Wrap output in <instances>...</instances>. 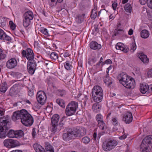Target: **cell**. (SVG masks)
<instances>
[{"mask_svg":"<svg viewBox=\"0 0 152 152\" xmlns=\"http://www.w3.org/2000/svg\"><path fill=\"white\" fill-rule=\"evenodd\" d=\"M93 99L95 102L99 103L102 101L103 97V92L101 88L96 86L93 88L92 91Z\"/></svg>","mask_w":152,"mask_h":152,"instance_id":"obj_5","label":"cell"},{"mask_svg":"<svg viewBox=\"0 0 152 152\" xmlns=\"http://www.w3.org/2000/svg\"><path fill=\"white\" fill-rule=\"evenodd\" d=\"M12 152H21L22 151H21L17 150H15L13 151H12Z\"/></svg>","mask_w":152,"mask_h":152,"instance_id":"obj_52","label":"cell"},{"mask_svg":"<svg viewBox=\"0 0 152 152\" xmlns=\"http://www.w3.org/2000/svg\"><path fill=\"white\" fill-rule=\"evenodd\" d=\"M148 76L149 77H152V70L151 69L150 70H149V71L148 72Z\"/></svg>","mask_w":152,"mask_h":152,"instance_id":"obj_48","label":"cell"},{"mask_svg":"<svg viewBox=\"0 0 152 152\" xmlns=\"http://www.w3.org/2000/svg\"><path fill=\"white\" fill-rule=\"evenodd\" d=\"M27 0V1H29V0Z\"/></svg>","mask_w":152,"mask_h":152,"instance_id":"obj_55","label":"cell"},{"mask_svg":"<svg viewBox=\"0 0 152 152\" xmlns=\"http://www.w3.org/2000/svg\"><path fill=\"white\" fill-rule=\"evenodd\" d=\"M45 147L47 152H54V149L50 144L48 142L45 143Z\"/></svg>","mask_w":152,"mask_h":152,"instance_id":"obj_27","label":"cell"},{"mask_svg":"<svg viewBox=\"0 0 152 152\" xmlns=\"http://www.w3.org/2000/svg\"><path fill=\"white\" fill-rule=\"evenodd\" d=\"M0 23L3 27H4L6 24V22L4 19H0Z\"/></svg>","mask_w":152,"mask_h":152,"instance_id":"obj_41","label":"cell"},{"mask_svg":"<svg viewBox=\"0 0 152 152\" xmlns=\"http://www.w3.org/2000/svg\"><path fill=\"white\" fill-rule=\"evenodd\" d=\"M9 25L10 28L12 30H14L15 29V28H16V26H15V24H14V22H13L12 21H10L9 22Z\"/></svg>","mask_w":152,"mask_h":152,"instance_id":"obj_40","label":"cell"},{"mask_svg":"<svg viewBox=\"0 0 152 152\" xmlns=\"http://www.w3.org/2000/svg\"><path fill=\"white\" fill-rule=\"evenodd\" d=\"M0 39L8 41H9L11 40V38L7 35L3 30L1 29H0Z\"/></svg>","mask_w":152,"mask_h":152,"instance_id":"obj_21","label":"cell"},{"mask_svg":"<svg viewBox=\"0 0 152 152\" xmlns=\"http://www.w3.org/2000/svg\"><path fill=\"white\" fill-rule=\"evenodd\" d=\"M17 62L14 59H12L7 62L6 66L9 68H13L16 66Z\"/></svg>","mask_w":152,"mask_h":152,"instance_id":"obj_18","label":"cell"},{"mask_svg":"<svg viewBox=\"0 0 152 152\" xmlns=\"http://www.w3.org/2000/svg\"><path fill=\"white\" fill-rule=\"evenodd\" d=\"M50 57L52 60H55V61L57 60L58 58V56L57 53L55 52H53L51 53Z\"/></svg>","mask_w":152,"mask_h":152,"instance_id":"obj_34","label":"cell"},{"mask_svg":"<svg viewBox=\"0 0 152 152\" xmlns=\"http://www.w3.org/2000/svg\"><path fill=\"white\" fill-rule=\"evenodd\" d=\"M96 119L97 121L99 128L101 130H104L106 128V125L103 122V116L100 114H98L96 116Z\"/></svg>","mask_w":152,"mask_h":152,"instance_id":"obj_14","label":"cell"},{"mask_svg":"<svg viewBox=\"0 0 152 152\" xmlns=\"http://www.w3.org/2000/svg\"><path fill=\"white\" fill-rule=\"evenodd\" d=\"M63 0H57L58 2L59 3H61Z\"/></svg>","mask_w":152,"mask_h":152,"instance_id":"obj_53","label":"cell"},{"mask_svg":"<svg viewBox=\"0 0 152 152\" xmlns=\"http://www.w3.org/2000/svg\"><path fill=\"white\" fill-rule=\"evenodd\" d=\"M30 19L24 18L23 21V25L25 27H28L30 24Z\"/></svg>","mask_w":152,"mask_h":152,"instance_id":"obj_32","label":"cell"},{"mask_svg":"<svg viewBox=\"0 0 152 152\" xmlns=\"http://www.w3.org/2000/svg\"><path fill=\"white\" fill-rule=\"evenodd\" d=\"M112 61H111L110 60H108L105 61L104 62L105 64H112Z\"/></svg>","mask_w":152,"mask_h":152,"instance_id":"obj_47","label":"cell"},{"mask_svg":"<svg viewBox=\"0 0 152 152\" xmlns=\"http://www.w3.org/2000/svg\"><path fill=\"white\" fill-rule=\"evenodd\" d=\"M128 0H123L122 1V3L123 4H125L127 3L128 2Z\"/></svg>","mask_w":152,"mask_h":152,"instance_id":"obj_50","label":"cell"},{"mask_svg":"<svg viewBox=\"0 0 152 152\" xmlns=\"http://www.w3.org/2000/svg\"><path fill=\"white\" fill-rule=\"evenodd\" d=\"M56 102L62 108H64L65 107V102L63 99H57L56 100Z\"/></svg>","mask_w":152,"mask_h":152,"instance_id":"obj_31","label":"cell"},{"mask_svg":"<svg viewBox=\"0 0 152 152\" xmlns=\"http://www.w3.org/2000/svg\"><path fill=\"white\" fill-rule=\"evenodd\" d=\"M97 16V12L96 9L95 8L93 10L91 13V17L92 19H95L96 18Z\"/></svg>","mask_w":152,"mask_h":152,"instance_id":"obj_33","label":"cell"},{"mask_svg":"<svg viewBox=\"0 0 152 152\" xmlns=\"http://www.w3.org/2000/svg\"><path fill=\"white\" fill-rule=\"evenodd\" d=\"M8 88L6 82H3L1 85L0 87V91L4 93L6 92Z\"/></svg>","mask_w":152,"mask_h":152,"instance_id":"obj_29","label":"cell"},{"mask_svg":"<svg viewBox=\"0 0 152 152\" xmlns=\"http://www.w3.org/2000/svg\"><path fill=\"white\" fill-rule=\"evenodd\" d=\"M34 15L32 11H29L25 13L24 15V18L32 20L33 19Z\"/></svg>","mask_w":152,"mask_h":152,"instance_id":"obj_25","label":"cell"},{"mask_svg":"<svg viewBox=\"0 0 152 152\" xmlns=\"http://www.w3.org/2000/svg\"><path fill=\"white\" fill-rule=\"evenodd\" d=\"M33 147L36 152H45L44 148L41 145L38 144H35L33 145Z\"/></svg>","mask_w":152,"mask_h":152,"instance_id":"obj_23","label":"cell"},{"mask_svg":"<svg viewBox=\"0 0 152 152\" xmlns=\"http://www.w3.org/2000/svg\"><path fill=\"white\" fill-rule=\"evenodd\" d=\"M117 78L120 83L127 88L132 89L135 87V80L125 73H121L118 76Z\"/></svg>","mask_w":152,"mask_h":152,"instance_id":"obj_3","label":"cell"},{"mask_svg":"<svg viewBox=\"0 0 152 152\" xmlns=\"http://www.w3.org/2000/svg\"><path fill=\"white\" fill-rule=\"evenodd\" d=\"M117 6V3H116V2H115V3H114L112 4V6L113 8V9L114 10H116Z\"/></svg>","mask_w":152,"mask_h":152,"instance_id":"obj_45","label":"cell"},{"mask_svg":"<svg viewBox=\"0 0 152 152\" xmlns=\"http://www.w3.org/2000/svg\"><path fill=\"white\" fill-rule=\"evenodd\" d=\"M117 144V141L112 139H109L103 142V148L105 151H110L114 148Z\"/></svg>","mask_w":152,"mask_h":152,"instance_id":"obj_6","label":"cell"},{"mask_svg":"<svg viewBox=\"0 0 152 152\" xmlns=\"http://www.w3.org/2000/svg\"><path fill=\"white\" fill-rule=\"evenodd\" d=\"M133 29H131L129 30V32H128V34H129V35H133Z\"/></svg>","mask_w":152,"mask_h":152,"instance_id":"obj_49","label":"cell"},{"mask_svg":"<svg viewBox=\"0 0 152 152\" xmlns=\"http://www.w3.org/2000/svg\"><path fill=\"white\" fill-rule=\"evenodd\" d=\"M36 63L33 60H29L27 63V69L29 73L30 74H34L36 69Z\"/></svg>","mask_w":152,"mask_h":152,"instance_id":"obj_11","label":"cell"},{"mask_svg":"<svg viewBox=\"0 0 152 152\" xmlns=\"http://www.w3.org/2000/svg\"><path fill=\"white\" fill-rule=\"evenodd\" d=\"M124 9L127 12L129 13L131 12L132 8L130 4L128 3L125 5L124 7Z\"/></svg>","mask_w":152,"mask_h":152,"instance_id":"obj_30","label":"cell"},{"mask_svg":"<svg viewBox=\"0 0 152 152\" xmlns=\"http://www.w3.org/2000/svg\"><path fill=\"white\" fill-rule=\"evenodd\" d=\"M115 48L116 49L119 50L125 53H127L128 52V50L126 47L122 43H118L115 46Z\"/></svg>","mask_w":152,"mask_h":152,"instance_id":"obj_20","label":"cell"},{"mask_svg":"<svg viewBox=\"0 0 152 152\" xmlns=\"http://www.w3.org/2000/svg\"><path fill=\"white\" fill-rule=\"evenodd\" d=\"M101 108V106L98 103L94 104L92 107L93 111L96 113L100 112Z\"/></svg>","mask_w":152,"mask_h":152,"instance_id":"obj_26","label":"cell"},{"mask_svg":"<svg viewBox=\"0 0 152 152\" xmlns=\"http://www.w3.org/2000/svg\"><path fill=\"white\" fill-rule=\"evenodd\" d=\"M12 120L14 121L21 119L23 125L26 126H31L33 124V118L25 110L22 109L14 112L12 116Z\"/></svg>","mask_w":152,"mask_h":152,"instance_id":"obj_2","label":"cell"},{"mask_svg":"<svg viewBox=\"0 0 152 152\" xmlns=\"http://www.w3.org/2000/svg\"><path fill=\"white\" fill-rule=\"evenodd\" d=\"M112 124H114V125H117L118 124V122L117 120H116V118H114L112 119Z\"/></svg>","mask_w":152,"mask_h":152,"instance_id":"obj_43","label":"cell"},{"mask_svg":"<svg viewBox=\"0 0 152 152\" xmlns=\"http://www.w3.org/2000/svg\"><path fill=\"white\" fill-rule=\"evenodd\" d=\"M147 3L148 7L150 9L152 8V0H147Z\"/></svg>","mask_w":152,"mask_h":152,"instance_id":"obj_42","label":"cell"},{"mask_svg":"<svg viewBox=\"0 0 152 152\" xmlns=\"http://www.w3.org/2000/svg\"><path fill=\"white\" fill-rule=\"evenodd\" d=\"M1 71V69L0 68V72Z\"/></svg>","mask_w":152,"mask_h":152,"instance_id":"obj_54","label":"cell"},{"mask_svg":"<svg viewBox=\"0 0 152 152\" xmlns=\"http://www.w3.org/2000/svg\"><path fill=\"white\" fill-rule=\"evenodd\" d=\"M57 1V0H49L48 3L50 6H53L56 5Z\"/></svg>","mask_w":152,"mask_h":152,"instance_id":"obj_37","label":"cell"},{"mask_svg":"<svg viewBox=\"0 0 152 152\" xmlns=\"http://www.w3.org/2000/svg\"><path fill=\"white\" fill-rule=\"evenodd\" d=\"M24 135V133L22 130H10L8 133V137L9 138H20Z\"/></svg>","mask_w":152,"mask_h":152,"instance_id":"obj_9","label":"cell"},{"mask_svg":"<svg viewBox=\"0 0 152 152\" xmlns=\"http://www.w3.org/2000/svg\"><path fill=\"white\" fill-rule=\"evenodd\" d=\"M11 124V120L9 116H5L0 118V128L8 129Z\"/></svg>","mask_w":152,"mask_h":152,"instance_id":"obj_8","label":"cell"},{"mask_svg":"<svg viewBox=\"0 0 152 152\" xmlns=\"http://www.w3.org/2000/svg\"><path fill=\"white\" fill-rule=\"evenodd\" d=\"M65 67L66 70H70L71 68V64L69 61H67L65 63Z\"/></svg>","mask_w":152,"mask_h":152,"instance_id":"obj_35","label":"cell"},{"mask_svg":"<svg viewBox=\"0 0 152 152\" xmlns=\"http://www.w3.org/2000/svg\"><path fill=\"white\" fill-rule=\"evenodd\" d=\"M8 129L0 128V138H4L7 136Z\"/></svg>","mask_w":152,"mask_h":152,"instance_id":"obj_24","label":"cell"},{"mask_svg":"<svg viewBox=\"0 0 152 152\" xmlns=\"http://www.w3.org/2000/svg\"><path fill=\"white\" fill-rule=\"evenodd\" d=\"M5 110L2 108H0V116H3L5 114Z\"/></svg>","mask_w":152,"mask_h":152,"instance_id":"obj_44","label":"cell"},{"mask_svg":"<svg viewBox=\"0 0 152 152\" xmlns=\"http://www.w3.org/2000/svg\"><path fill=\"white\" fill-rule=\"evenodd\" d=\"M39 30L42 33L45 35H47L48 34V30L46 29L42 28L39 29Z\"/></svg>","mask_w":152,"mask_h":152,"instance_id":"obj_38","label":"cell"},{"mask_svg":"<svg viewBox=\"0 0 152 152\" xmlns=\"http://www.w3.org/2000/svg\"><path fill=\"white\" fill-rule=\"evenodd\" d=\"M140 149L142 152H152V139L151 136H146L143 140L141 144Z\"/></svg>","mask_w":152,"mask_h":152,"instance_id":"obj_4","label":"cell"},{"mask_svg":"<svg viewBox=\"0 0 152 152\" xmlns=\"http://www.w3.org/2000/svg\"><path fill=\"white\" fill-rule=\"evenodd\" d=\"M35 129H33V132H32V135L33 136H35Z\"/></svg>","mask_w":152,"mask_h":152,"instance_id":"obj_51","label":"cell"},{"mask_svg":"<svg viewBox=\"0 0 152 152\" xmlns=\"http://www.w3.org/2000/svg\"><path fill=\"white\" fill-rule=\"evenodd\" d=\"M137 57L139 58L144 64L147 65L149 62V59L146 55L142 52H139L137 54Z\"/></svg>","mask_w":152,"mask_h":152,"instance_id":"obj_16","label":"cell"},{"mask_svg":"<svg viewBox=\"0 0 152 152\" xmlns=\"http://www.w3.org/2000/svg\"><path fill=\"white\" fill-rule=\"evenodd\" d=\"M123 120L127 124L130 123L133 120V117L131 113L129 111L125 112L123 116Z\"/></svg>","mask_w":152,"mask_h":152,"instance_id":"obj_15","label":"cell"},{"mask_svg":"<svg viewBox=\"0 0 152 152\" xmlns=\"http://www.w3.org/2000/svg\"><path fill=\"white\" fill-rule=\"evenodd\" d=\"M37 99L40 104L44 105L46 100V96L45 93L43 91H39L37 95Z\"/></svg>","mask_w":152,"mask_h":152,"instance_id":"obj_12","label":"cell"},{"mask_svg":"<svg viewBox=\"0 0 152 152\" xmlns=\"http://www.w3.org/2000/svg\"><path fill=\"white\" fill-rule=\"evenodd\" d=\"M25 57L28 60H32L34 58V55L32 50L27 48L25 51Z\"/></svg>","mask_w":152,"mask_h":152,"instance_id":"obj_19","label":"cell"},{"mask_svg":"<svg viewBox=\"0 0 152 152\" xmlns=\"http://www.w3.org/2000/svg\"><path fill=\"white\" fill-rule=\"evenodd\" d=\"M4 145L6 147L9 148L16 147L20 145V144L18 141L13 140L7 139L4 142Z\"/></svg>","mask_w":152,"mask_h":152,"instance_id":"obj_10","label":"cell"},{"mask_svg":"<svg viewBox=\"0 0 152 152\" xmlns=\"http://www.w3.org/2000/svg\"><path fill=\"white\" fill-rule=\"evenodd\" d=\"M78 103L76 102L72 101L69 103L65 111L66 115L70 116L74 114L78 108Z\"/></svg>","mask_w":152,"mask_h":152,"instance_id":"obj_7","label":"cell"},{"mask_svg":"<svg viewBox=\"0 0 152 152\" xmlns=\"http://www.w3.org/2000/svg\"><path fill=\"white\" fill-rule=\"evenodd\" d=\"M150 35L148 31L146 30H144L141 33V36L143 38H148Z\"/></svg>","mask_w":152,"mask_h":152,"instance_id":"obj_28","label":"cell"},{"mask_svg":"<svg viewBox=\"0 0 152 152\" xmlns=\"http://www.w3.org/2000/svg\"><path fill=\"white\" fill-rule=\"evenodd\" d=\"M140 4L142 5L145 4L146 3L147 0H139Z\"/></svg>","mask_w":152,"mask_h":152,"instance_id":"obj_46","label":"cell"},{"mask_svg":"<svg viewBox=\"0 0 152 152\" xmlns=\"http://www.w3.org/2000/svg\"><path fill=\"white\" fill-rule=\"evenodd\" d=\"M60 119V116L57 114H55L52 116L51 119L52 124V132L56 131L58 123Z\"/></svg>","mask_w":152,"mask_h":152,"instance_id":"obj_13","label":"cell"},{"mask_svg":"<svg viewBox=\"0 0 152 152\" xmlns=\"http://www.w3.org/2000/svg\"><path fill=\"white\" fill-rule=\"evenodd\" d=\"M90 48L92 49H100L101 48L102 46L100 44H99L96 42L93 41L91 42L90 45Z\"/></svg>","mask_w":152,"mask_h":152,"instance_id":"obj_22","label":"cell"},{"mask_svg":"<svg viewBox=\"0 0 152 152\" xmlns=\"http://www.w3.org/2000/svg\"><path fill=\"white\" fill-rule=\"evenodd\" d=\"M6 57V55L4 53L3 51L0 48V60H3Z\"/></svg>","mask_w":152,"mask_h":152,"instance_id":"obj_36","label":"cell"},{"mask_svg":"<svg viewBox=\"0 0 152 152\" xmlns=\"http://www.w3.org/2000/svg\"><path fill=\"white\" fill-rule=\"evenodd\" d=\"M149 88L148 85L145 83L141 84L140 85L139 90L143 94L146 93L149 90Z\"/></svg>","mask_w":152,"mask_h":152,"instance_id":"obj_17","label":"cell"},{"mask_svg":"<svg viewBox=\"0 0 152 152\" xmlns=\"http://www.w3.org/2000/svg\"><path fill=\"white\" fill-rule=\"evenodd\" d=\"M86 133L85 129L82 127L68 128L64 131L63 139L64 141H68L76 137L83 136Z\"/></svg>","mask_w":152,"mask_h":152,"instance_id":"obj_1","label":"cell"},{"mask_svg":"<svg viewBox=\"0 0 152 152\" xmlns=\"http://www.w3.org/2000/svg\"><path fill=\"white\" fill-rule=\"evenodd\" d=\"M90 139L89 137H85L82 139V141L85 144L88 143L90 141Z\"/></svg>","mask_w":152,"mask_h":152,"instance_id":"obj_39","label":"cell"}]
</instances>
